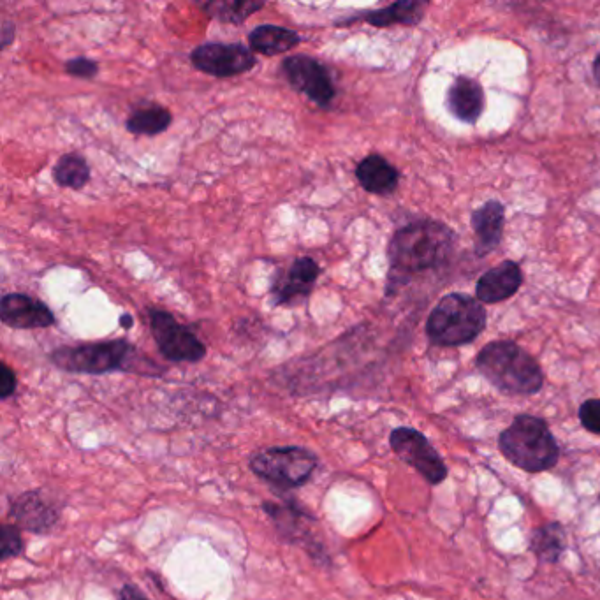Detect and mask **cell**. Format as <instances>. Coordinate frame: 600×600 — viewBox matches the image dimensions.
<instances>
[{
  "mask_svg": "<svg viewBox=\"0 0 600 600\" xmlns=\"http://www.w3.org/2000/svg\"><path fill=\"white\" fill-rule=\"evenodd\" d=\"M9 514L16 527L37 535L50 534L60 520L57 507L41 491H25L13 498Z\"/></svg>",
  "mask_w": 600,
  "mask_h": 600,
  "instance_id": "cell-13",
  "label": "cell"
},
{
  "mask_svg": "<svg viewBox=\"0 0 600 600\" xmlns=\"http://www.w3.org/2000/svg\"><path fill=\"white\" fill-rule=\"evenodd\" d=\"M359 185L375 196H389L396 191L400 175L395 166L382 155L370 154L356 168Z\"/></svg>",
  "mask_w": 600,
  "mask_h": 600,
  "instance_id": "cell-18",
  "label": "cell"
},
{
  "mask_svg": "<svg viewBox=\"0 0 600 600\" xmlns=\"http://www.w3.org/2000/svg\"><path fill=\"white\" fill-rule=\"evenodd\" d=\"M488 315L483 303L469 294L451 293L433 308L426 321V335L440 347H458L474 342L484 328Z\"/></svg>",
  "mask_w": 600,
  "mask_h": 600,
  "instance_id": "cell-4",
  "label": "cell"
},
{
  "mask_svg": "<svg viewBox=\"0 0 600 600\" xmlns=\"http://www.w3.org/2000/svg\"><path fill=\"white\" fill-rule=\"evenodd\" d=\"M321 275V266L312 257H298L286 273L271 286L273 305H293L307 300L314 291L315 282Z\"/></svg>",
  "mask_w": 600,
  "mask_h": 600,
  "instance_id": "cell-12",
  "label": "cell"
},
{
  "mask_svg": "<svg viewBox=\"0 0 600 600\" xmlns=\"http://www.w3.org/2000/svg\"><path fill=\"white\" fill-rule=\"evenodd\" d=\"M263 509L270 514L271 520L279 527L280 534L284 539L294 542V544L296 542L303 544V546H307L310 553H314L310 548L314 537L307 528V523H310L312 518L307 513H303L298 504H294V502H287V504L264 502Z\"/></svg>",
  "mask_w": 600,
  "mask_h": 600,
  "instance_id": "cell-17",
  "label": "cell"
},
{
  "mask_svg": "<svg viewBox=\"0 0 600 600\" xmlns=\"http://www.w3.org/2000/svg\"><path fill=\"white\" fill-rule=\"evenodd\" d=\"M447 108L465 124H476L484 111V90L479 81L460 76L447 90Z\"/></svg>",
  "mask_w": 600,
  "mask_h": 600,
  "instance_id": "cell-16",
  "label": "cell"
},
{
  "mask_svg": "<svg viewBox=\"0 0 600 600\" xmlns=\"http://www.w3.org/2000/svg\"><path fill=\"white\" fill-rule=\"evenodd\" d=\"M16 388H18V381H16V374L9 368L6 363H2V375H0V398L2 400H8L11 396L15 395Z\"/></svg>",
  "mask_w": 600,
  "mask_h": 600,
  "instance_id": "cell-28",
  "label": "cell"
},
{
  "mask_svg": "<svg viewBox=\"0 0 600 600\" xmlns=\"http://www.w3.org/2000/svg\"><path fill=\"white\" fill-rule=\"evenodd\" d=\"M53 180L66 189H83L90 182L88 162L78 154L62 155L53 168Z\"/></svg>",
  "mask_w": 600,
  "mask_h": 600,
  "instance_id": "cell-24",
  "label": "cell"
},
{
  "mask_svg": "<svg viewBox=\"0 0 600 600\" xmlns=\"http://www.w3.org/2000/svg\"><path fill=\"white\" fill-rule=\"evenodd\" d=\"M0 321L15 330L52 328L57 317L50 307L29 294L8 293L0 300Z\"/></svg>",
  "mask_w": 600,
  "mask_h": 600,
  "instance_id": "cell-11",
  "label": "cell"
},
{
  "mask_svg": "<svg viewBox=\"0 0 600 600\" xmlns=\"http://www.w3.org/2000/svg\"><path fill=\"white\" fill-rule=\"evenodd\" d=\"M498 447L514 467L537 474L553 469L560 458L557 439L544 419L521 414L500 433Z\"/></svg>",
  "mask_w": 600,
  "mask_h": 600,
  "instance_id": "cell-3",
  "label": "cell"
},
{
  "mask_svg": "<svg viewBox=\"0 0 600 600\" xmlns=\"http://www.w3.org/2000/svg\"><path fill=\"white\" fill-rule=\"evenodd\" d=\"M530 549L542 562L555 564L565 549V532L560 523H548L535 528L530 537Z\"/></svg>",
  "mask_w": 600,
  "mask_h": 600,
  "instance_id": "cell-23",
  "label": "cell"
},
{
  "mask_svg": "<svg viewBox=\"0 0 600 600\" xmlns=\"http://www.w3.org/2000/svg\"><path fill=\"white\" fill-rule=\"evenodd\" d=\"M300 41L298 32L279 25H257L249 34L250 50L264 57H277L291 52Z\"/></svg>",
  "mask_w": 600,
  "mask_h": 600,
  "instance_id": "cell-20",
  "label": "cell"
},
{
  "mask_svg": "<svg viewBox=\"0 0 600 600\" xmlns=\"http://www.w3.org/2000/svg\"><path fill=\"white\" fill-rule=\"evenodd\" d=\"M523 284V273L518 263L504 261L495 268L486 271L476 286L477 300L486 305L509 300L520 291Z\"/></svg>",
  "mask_w": 600,
  "mask_h": 600,
  "instance_id": "cell-14",
  "label": "cell"
},
{
  "mask_svg": "<svg viewBox=\"0 0 600 600\" xmlns=\"http://www.w3.org/2000/svg\"><path fill=\"white\" fill-rule=\"evenodd\" d=\"M256 53L240 43L199 44L191 53L192 66L213 78H233L257 66Z\"/></svg>",
  "mask_w": 600,
  "mask_h": 600,
  "instance_id": "cell-10",
  "label": "cell"
},
{
  "mask_svg": "<svg viewBox=\"0 0 600 600\" xmlns=\"http://www.w3.org/2000/svg\"><path fill=\"white\" fill-rule=\"evenodd\" d=\"M0 32H2V34H0V43H2V50H6L9 44L15 41L16 27L15 25H13V23L8 22V20H6V22L2 23V30H0Z\"/></svg>",
  "mask_w": 600,
  "mask_h": 600,
  "instance_id": "cell-29",
  "label": "cell"
},
{
  "mask_svg": "<svg viewBox=\"0 0 600 600\" xmlns=\"http://www.w3.org/2000/svg\"><path fill=\"white\" fill-rule=\"evenodd\" d=\"M476 365L486 381L505 395H535L544 384L539 363L511 340H497L486 345L479 352Z\"/></svg>",
  "mask_w": 600,
  "mask_h": 600,
  "instance_id": "cell-2",
  "label": "cell"
},
{
  "mask_svg": "<svg viewBox=\"0 0 600 600\" xmlns=\"http://www.w3.org/2000/svg\"><path fill=\"white\" fill-rule=\"evenodd\" d=\"M120 600H150L134 585H124L120 590Z\"/></svg>",
  "mask_w": 600,
  "mask_h": 600,
  "instance_id": "cell-30",
  "label": "cell"
},
{
  "mask_svg": "<svg viewBox=\"0 0 600 600\" xmlns=\"http://www.w3.org/2000/svg\"><path fill=\"white\" fill-rule=\"evenodd\" d=\"M425 2H414V0H400L391 4L388 8L377 9V11H370L365 13L363 16H354V18H347L338 22L337 25L345 27L352 22H363L370 23L374 27L384 29V27H391V25H418L423 20L425 15Z\"/></svg>",
  "mask_w": 600,
  "mask_h": 600,
  "instance_id": "cell-19",
  "label": "cell"
},
{
  "mask_svg": "<svg viewBox=\"0 0 600 600\" xmlns=\"http://www.w3.org/2000/svg\"><path fill=\"white\" fill-rule=\"evenodd\" d=\"M148 321L157 349L171 363H199L206 358V345L189 326L176 321L173 314L150 307Z\"/></svg>",
  "mask_w": 600,
  "mask_h": 600,
  "instance_id": "cell-7",
  "label": "cell"
},
{
  "mask_svg": "<svg viewBox=\"0 0 600 600\" xmlns=\"http://www.w3.org/2000/svg\"><path fill=\"white\" fill-rule=\"evenodd\" d=\"M593 76H595V81L600 85V53L597 55L595 62H593Z\"/></svg>",
  "mask_w": 600,
  "mask_h": 600,
  "instance_id": "cell-32",
  "label": "cell"
},
{
  "mask_svg": "<svg viewBox=\"0 0 600 600\" xmlns=\"http://www.w3.org/2000/svg\"><path fill=\"white\" fill-rule=\"evenodd\" d=\"M132 322H134V319H132V315L124 314L122 315V317H120V326H122L124 330H131Z\"/></svg>",
  "mask_w": 600,
  "mask_h": 600,
  "instance_id": "cell-31",
  "label": "cell"
},
{
  "mask_svg": "<svg viewBox=\"0 0 600 600\" xmlns=\"http://www.w3.org/2000/svg\"><path fill=\"white\" fill-rule=\"evenodd\" d=\"M476 233V254L479 257L497 249L504 235L505 208L500 201H488L470 217Z\"/></svg>",
  "mask_w": 600,
  "mask_h": 600,
  "instance_id": "cell-15",
  "label": "cell"
},
{
  "mask_svg": "<svg viewBox=\"0 0 600 600\" xmlns=\"http://www.w3.org/2000/svg\"><path fill=\"white\" fill-rule=\"evenodd\" d=\"M282 73L289 85L312 103L330 108L337 97V87L330 69L310 55H293L282 60Z\"/></svg>",
  "mask_w": 600,
  "mask_h": 600,
  "instance_id": "cell-8",
  "label": "cell"
},
{
  "mask_svg": "<svg viewBox=\"0 0 600 600\" xmlns=\"http://www.w3.org/2000/svg\"><path fill=\"white\" fill-rule=\"evenodd\" d=\"M266 8L264 2H252V0H212L199 4V9L205 11L210 18H215L222 23L231 25H242L250 16Z\"/></svg>",
  "mask_w": 600,
  "mask_h": 600,
  "instance_id": "cell-22",
  "label": "cell"
},
{
  "mask_svg": "<svg viewBox=\"0 0 600 600\" xmlns=\"http://www.w3.org/2000/svg\"><path fill=\"white\" fill-rule=\"evenodd\" d=\"M173 124L171 111L159 104L143 106L140 110L132 111L131 117L125 122V129L136 136H159Z\"/></svg>",
  "mask_w": 600,
  "mask_h": 600,
  "instance_id": "cell-21",
  "label": "cell"
},
{
  "mask_svg": "<svg viewBox=\"0 0 600 600\" xmlns=\"http://www.w3.org/2000/svg\"><path fill=\"white\" fill-rule=\"evenodd\" d=\"M66 71L74 78L92 80L99 74V64L96 60L88 59V57H76V59L67 60Z\"/></svg>",
  "mask_w": 600,
  "mask_h": 600,
  "instance_id": "cell-27",
  "label": "cell"
},
{
  "mask_svg": "<svg viewBox=\"0 0 600 600\" xmlns=\"http://www.w3.org/2000/svg\"><path fill=\"white\" fill-rule=\"evenodd\" d=\"M389 444L396 456L425 477L428 483L437 486L446 479V463L423 433L407 426L395 428L389 435Z\"/></svg>",
  "mask_w": 600,
  "mask_h": 600,
  "instance_id": "cell-9",
  "label": "cell"
},
{
  "mask_svg": "<svg viewBox=\"0 0 600 600\" xmlns=\"http://www.w3.org/2000/svg\"><path fill=\"white\" fill-rule=\"evenodd\" d=\"M18 528L20 527H16V525H4L0 530V558L2 560L22 555L23 539Z\"/></svg>",
  "mask_w": 600,
  "mask_h": 600,
  "instance_id": "cell-25",
  "label": "cell"
},
{
  "mask_svg": "<svg viewBox=\"0 0 600 600\" xmlns=\"http://www.w3.org/2000/svg\"><path fill=\"white\" fill-rule=\"evenodd\" d=\"M136 349L125 338L92 342V344L66 345L50 354L53 365L69 374L103 375L132 370Z\"/></svg>",
  "mask_w": 600,
  "mask_h": 600,
  "instance_id": "cell-5",
  "label": "cell"
},
{
  "mask_svg": "<svg viewBox=\"0 0 600 600\" xmlns=\"http://www.w3.org/2000/svg\"><path fill=\"white\" fill-rule=\"evenodd\" d=\"M579 421L585 430L600 435V400H586L579 407Z\"/></svg>",
  "mask_w": 600,
  "mask_h": 600,
  "instance_id": "cell-26",
  "label": "cell"
},
{
  "mask_svg": "<svg viewBox=\"0 0 600 600\" xmlns=\"http://www.w3.org/2000/svg\"><path fill=\"white\" fill-rule=\"evenodd\" d=\"M454 233L442 222L419 220L403 226L389 243V291L421 271L432 270L453 254Z\"/></svg>",
  "mask_w": 600,
  "mask_h": 600,
  "instance_id": "cell-1",
  "label": "cell"
},
{
  "mask_svg": "<svg viewBox=\"0 0 600 600\" xmlns=\"http://www.w3.org/2000/svg\"><path fill=\"white\" fill-rule=\"evenodd\" d=\"M319 460L305 447H268L250 458V470L280 488H301L314 476Z\"/></svg>",
  "mask_w": 600,
  "mask_h": 600,
  "instance_id": "cell-6",
  "label": "cell"
}]
</instances>
